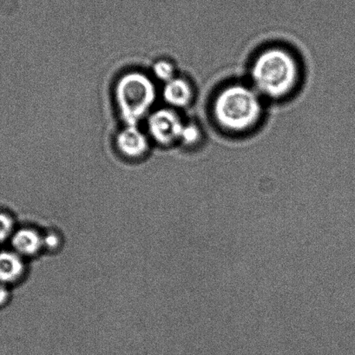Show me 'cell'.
Wrapping results in <instances>:
<instances>
[{
    "label": "cell",
    "mask_w": 355,
    "mask_h": 355,
    "mask_svg": "<svg viewBox=\"0 0 355 355\" xmlns=\"http://www.w3.org/2000/svg\"><path fill=\"white\" fill-rule=\"evenodd\" d=\"M301 78L297 58L282 47H270L261 51L251 65L253 88L261 96L280 99L291 95Z\"/></svg>",
    "instance_id": "cell-1"
},
{
    "label": "cell",
    "mask_w": 355,
    "mask_h": 355,
    "mask_svg": "<svg viewBox=\"0 0 355 355\" xmlns=\"http://www.w3.org/2000/svg\"><path fill=\"white\" fill-rule=\"evenodd\" d=\"M216 125L226 132H249L263 114L261 95L253 87L241 84L226 86L217 93L212 105Z\"/></svg>",
    "instance_id": "cell-2"
},
{
    "label": "cell",
    "mask_w": 355,
    "mask_h": 355,
    "mask_svg": "<svg viewBox=\"0 0 355 355\" xmlns=\"http://www.w3.org/2000/svg\"><path fill=\"white\" fill-rule=\"evenodd\" d=\"M115 96L123 120L128 125H136L153 105L156 91L146 75L130 72L117 82Z\"/></svg>",
    "instance_id": "cell-3"
},
{
    "label": "cell",
    "mask_w": 355,
    "mask_h": 355,
    "mask_svg": "<svg viewBox=\"0 0 355 355\" xmlns=\"http://www.w3.org/2000/svg\"><path fill=\"white\" fill-rule=\"evenodd\" d=\"M184 126V123L180 116L171 110H158L149 120L151 137L163 146H170L178 140L180 141Z\"/></svg>",
    "instance_id": "cell-4"
},
{
    "label": "cell",
    "mask_w": 355,
    "mask_h": 355,
    "mask_svg": "<svg viewBox=\"0 0 355 355\" xmlns=\"http://www.w3.org/2000/svg\"><path fill=\"white\" fill-rule=\"evenodd\" d=\"M43 234L34 227L16 230L11 239L12 250L26 261L44 253Z\"/></svg>",
    "instance_id": "cell-5"
},
{
    "label": "cell",
    "mask_w": 355,
    "mask_h": 355,
    "mask_svg": "<svg viewBox=\"0 0 355 355\" xmlns=\"http://www.w3.org/2000/svg\"><path fill=\"white\" fill-rule=\"evenodd\" d=\"M28 265L26 260L13 250L0 252V284H18L26 277Z\"/></svg>",
    "instance_id": "cell-6"
},
{
    "label": "cell",
    "mask_w": 355,
    "mask_h": 355,
    "mask_svg": "<svg viewBox=\"0 0 355 355\" xmlns=\"http://www.w3.org/2000/svg\"><path fill=\"white\" fill-rule=\"evenodd\" d=\"M116 146L123 156L132 159L142 157L149 148L146 137L136 125H128L119 134Z\"/></svg>",
    "instance_id": "cell-7"
},
{
    "label": "cell",
    "mask_w": 355,
    "mask_h": 355,
    "mask_svg": "<svg viewBox=\"0 0 355 355\" xmlns=\"http://www.w3.org/2000/svg\"><path fill=\"white\" fill-rule=\"evenodd\" d=\"M194 92L188 81L182 78H173L167 82L164 98L168 105L175 108H184L192 102Z\"/></svg>",
    "instance_id": "cell-8"
},
{
    "label": "cell",
    "mask_w": 355,
    "mask_h": 355,
    "mask_svg": "<svg viewBox=\"0 0 355 355\" xmlns=\"http://www.w3.org/2000/svg\"><path fill=\"white\" fill-rule=\"evenodd\" d=\"M44 253L55 254L62 249L63 236L56 230H49L43 234Z\"/></svg>",
    "instance_id": "cell-9"
},
{
    "label": "cell",
    "mask_w": 355,
    "mask_h": 355,
    "mask_svg": "<svg viewBox=\"0 0 355 355\" xmlns=\"http://www.w3.org/2000/svg\"><path fill=\"white\" fill-rule=\"evenodd\" d=\"M15 219L6 212H0V243L11 240L16 231Z\"/></svg>",
    "instance_id": "cell-10"
},
{
    "label": "cell",
    "mask_w": 355,
    "mask_h": 355,
    "mask_svg": "<svg viewBox=\"0 0 355 355\" xmlns=\"http://www.w3.org/2000/svg\"><path fill=\"white\" fill-rule=\"evenodd\" d=\"M201 139V130L198 128V125L194 123H188L184 125L182 129L181 139L182 143L186 146H194L199 142Z\"/></svg>",
    "instance_id": "cell-11"
},
{
    "label": "cell",
    "mask_w": 355,
    "mask_h": 355,
    "mask_svg": "<svg viewBox=\"0 0 355 355\" xmlns=\"http://www.w3.org/2000/svg\"><path fill=\"white\" fill-rule=\"evenodd\" d=\"M153 71L156 77L161 79V80L168 82L174 78V67L168 62H158L154 65Z\"/></svg>",
    "instance_id": "cell-12"
},
{
    "label": "cell",
    "mask_w": 355,
    "mask_h": 355,
    "mask_svg": "<svg viewBox=\"0 0 355 355\" xmlns=\"http://www.w3.org/2000/svg\"><path fill=\"white\" fill-rule=\"evenodd\" d=\"M10 299L8 286L0 284V306H5Z\"/></svg>",
    "instance_id": "cell-13"
}]
</instances>
